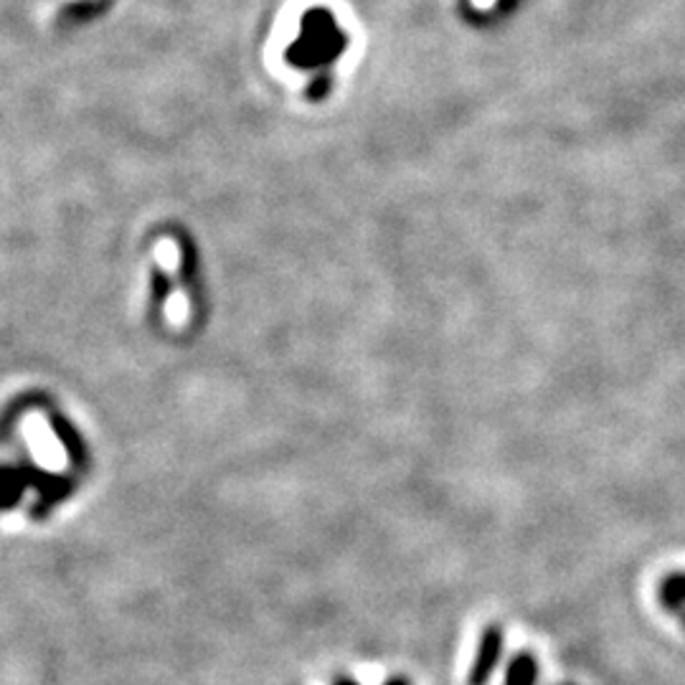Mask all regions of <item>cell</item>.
Returning <instances> with one entry per match:
<instances>
[{"label":"cell","mask_w":685,"mask_h":685,"mask_svg":"<svg viewBox=\"0 0 685 685\" xmlns=\"http://www.w3.org/2000/svg\"><path fill=\"white\" fill-rule=\"evenodd\" d=\"M657 595L667 612H675V609L685 607V572L667 574L665 579L660 581Z\"/></svg>","instance_id":"obj_3"},{"label":"cell","mask_w":685,"mask_h":685,"mask_svg":"<svg viewBox=\"0 0 685 685\" xmlns=\"http://www.w3.org/2000/svg\"><path fill=\"white\" fill-rule=\"evenodd\" d=\"M539 660L531 653H518L505 671V685H536Z\"/></svg>","instance_id":"obj_2"},{"label":"cell","mask_w":685,"mask_h":685,"mask_svg":"<svg viewBox=\"0 0 685 685\" xmlns=\"http://www.w3.org/2000/svg\"><path fill=\"white\" fill-rule=\"evenodd\" d=\"M383 685H409V681H406V678H391V681H387Z\"/></svg>","instance_id":"obj_4"},{"label":"cell","mask_w":685,"mask_h":685,"mask_svg":"<svg viewBox=\"0 0 685 685\" xmlns=\"http://www.w3.org/2000/svg\"><path fill=\"white\" fill-rule=\"evenodd\" d=\"M673 615H678V620L683 622V628H685V607H681V609H675Z\"/></svg>","instance_id":"obj_5"},{"label":"cell","mask_w":685,"mask_h":685,"mask_svg":"<svg viewBox=\"0 0 685 685\" xmlns=\"http://www.w3.org/2000/svg\"><path fill=\"white\" fill-rule=\"evenodd\" d=\"M505 645V634L500 630V624H490V628L482 632L478 653L470 665V675H467V685H488L492 673L500 663V655H503Z\"/></svg>","instance_id":"obj_1"},{"label":"cell","mask_w":685,"mask_h":685,"mask_svg":"<svg viewBox=\"0 0 685 685\" xmlns=\"http://www.w3.org/2000/svg\"><path fill=\"white\" fill-rule=\"evenodd\" d=\"M338 685H356V683H350V681H340Z\"/></svg>","instance_id":"obj_6"},{"label":"cell","mask_w":685,"mask_h":685,"mask_svg":"<svg viewBox=\"0 0 685 685\" xmlns=\"http://www.w3.org/2000/svg\"><path fill=\"white\" fill-rule=\"evenodd\" d=\"M562 685H574V683H562Z\"/></svg>","instance_id":"obj_7"}]
</instances>
